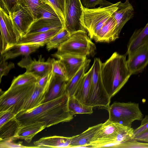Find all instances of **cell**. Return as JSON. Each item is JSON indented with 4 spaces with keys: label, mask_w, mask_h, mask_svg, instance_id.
Segmentation results:
<instances>
[{
    "label": "cell",
    "mask_w": 148,
    "mask_h": 148,
    "mask_svg": "<svg viewBox=\"0 0 148 148\" xmlns=\"http://www.w3.org/2000/svg\"><path fill=\"white\" fill-rule=\"evenodd\" d=\"M116 148H148V143L140 142L134 139L118 145Z\"/></svg>",
    "instance_id": "d590c367"
},
{
    "label": "cell",
    "mask_w": 148,
    "mask_h": 148,
    "mask_svg": "<svg viewBox=\"0 0 148 148\" xmlns=\"http://www.w3.org/2000/svg\"><path fill=\"white\" fill-rule=\"evenodd\" d=\"M101 74L103 84L110 98L119 91L132 75L127 66L126 55L116 52L102 63Z\"/></svg>",
    "instance_id": "7a4b0ae2"
},
{
    "label": "cell",
    "mask_w": 148,
    "mask_h": 148,
    "mask_svg": "<svg viewBox=\"0 0 148 148\" xmlns=\"http://www.w3.org/2000/svg\"><path fill=\"white\" fill-rule=\"evenodd\" d=\"M148 42V23L143 28L134 32L128 42L126 54H130Z\"/></svg>",
    "instance_id": "cb8c5ba5"
},
{
    "label": "cell",
    "mask_w": 148,
    "mask_h": 148,
    "mask_svg": "<svg viewBox=\"0 0 148 148\" xmlns=\"http://www.w3.org/2000/svg\"><path fill=\"white\" fill-rule=\"evenodd\" d=\"M21 126L15 116L0 126V142L17 139V134Z\"/></svg>",
    "instance_id": "d4e9b609"
},
{
    "label": "cell",
    "mask_w": 148,
    "mask_h": 148,
    "mask_svg": "<svg viewBox=\"0 0 148 148\" xmlns=\"http://www.w3.org/2000/svg\"><path fill=\"white\" fill-rule=\"evenodd\" d=\"M51 62L53 74L62 77L66 81V70L62 62L59 60H56L54 58H51Z\"/></svg>",
    "instance_id": "e575fe53"
},
{
    "label": "cell",
    "mask_w": 148,
    "mask_h": 148,
    "mask_svg": "<svg viewBox=\"0 0 148 148\" xmlns=\"http://www.w3.org/2000/svg\"><path fill=\"white\" fill-rule=\"evenodd\" d=\"M66 82L64 78L53 74L43 103L57 98L66 94Z\"/></svg>",
    "instance_id": "2e32d148"
},
{
    "label": "cell",
    "mask_w": 148,
    "mask_h": 148,
    "mask_svg": "<svg viewBox=\"0 0 148 148\" xmlns=\"http://www.w3.org/2000/svg\"><path fill=\"white\" fill-rule=\"evenodd\" d=\"M44 45L36 43L16 44L1 54L0 58L4 61L14 58L21 55L27 56Z\"/></svg>",
    "instance_id": "e0dca14e"
},
{
    "label": "cell",
    "mask_w": 148,
    "mask_h": 148,
    "mask_svg": "<svg viewBox=\"0 0 148 148\" xmlns=\"http://www.w3.org/2000/svg\"><path fill=\"white\" fill-rule=\"evenodd\" d=\"M82 13L81 0H66L64 28L71 34L82 31L87 32L80 23Z\"/></svg>",
    "instance_id": "30bf717a"
},
{
    "label": "cell",
    "mask_w": 148,
    "mask_h": 148,
    "mask_svg": "<svg viewBox=\"0 0 148 148\" xmlns=\"http://www.w3.org/2000/svg\"><path fill=\"white\" fill-rule=\"evenodd\" d=\"M14 64L12 62L8 63L0 58V80L1 82L2 77L6 76L10 71L14 68Z\"/></svg>",
    "instance_id": "ab89813d"
},
{
    "label": "cell",
    "mask_w": 148,
    "mask_h": 148,
    "mask_svg": "<svg viewBox=\"0 0 148 148\" xmlns=\"http://www.w3.org/2000/svg\"><path fill=\"white\" fill-rule=\"evenodd\" d=\"M92 75L91 67L86 73L73 96L82 103L87 105L90 97Z\"/></svg>",
    "instance_id": "603a6c76"
},
{
    "label": "cell",
    "mask_w": 148,
    "mask_h": 148,
    "mask_svg": "<svg viewBox=\"0 0 148 148\" xmlns=\"http://www.w3.org/2000/svg\"><path fill=\"white\" fill-rule=\"evenodd\" d=\"M69 97L66 93L44 103L28 111H22L15 115L21 126L41 123L45 128L60 123L69 122L73 118L68 108Z\"/></svg>",
    "instance_id": "6da1fadb"
},
{
    "label": "cell",
    "mask_w": 148,
    "mask_h": 148,
    "mask_svg": "<svg viewBox=\"0 0 148 148\" xmlns=\"http://www.w3.org/2000/svg\"><path fill=\"white\" fill-rule=\"evenodd\" d=\"M68 108L71 114H91L93 112V107L81 102L73 96L69 97Z\"/></svg>",
    "instance_id": "f1b7e54d"
},
{
    "label": "cell",
    "mask_w": 148,
    "mask_h": 148,
    "mask_svg": "<svg viewBox=\"0 0 148 148\" xmlns=\"http://www.w3.org/2000/svg\"><path fill=\"white\" fill-rule=\"evenodd\" d=\"M36 83L9 87L0 97V112L10 110L16 115L21 111L34 92Z\"/></svg>",
    "instance_id": "5b68a950"
},
{
    "label": "cell",
    "mask_w": 148,
    "mask_h": 148,
    "mask_svg": "<svg viewBox=\"0 0 148 148\" xmlns=\"http://www.w3.org/2000/svg\"><path fill=\"white\" fill-rule=\"evenodd\" d=\"M71 34L64 28L54 35L46 44V49L48 51L55 48H58L61 45L67 41Z\"/></svg>",
    "instance_id": "f546056e"
},
{
    "label": "cell",
    "mask_w": 148,
    "mask_h": 148,
    "mask_svg": "<svg viewBox=\"0 0 148 148\" xmlns=\"http://www.w3.org/2000/svg\"><path fill=\"white\" fill-rule=\"evenodd\" d=\"M50 4L55 10L64 25L65 21L66 0H43Z\"/></svg>",
    "instance_id": "836d02e7"
},
{
    "label": "cell",
    "mask_w": 148,
    "mask_h": 148,
    "mask_svg": "<svg viewBox=\"0 0 148 148\" xmlns=\"http://www.w3.org/2000/svg\"><path fill=\"white\" fill-rule=\"evenodd\" d=\"M116 25V23L112 14L92 39L96 42H109L114 41Z\"/></svg>",
    "instance_id": "44dd1931"
},
{
    "label": "cell",
    "mask_w": 148,
    "mask_h": 148,
    "mask_svg": "<svg viewBox=\"0 0 148 148\" xmlns=\"http://www.w3.org/2000/svg\"><path fill=\"white\" fill-rule=\"evenodd\" d=\"M45 128L43 124L39 123L21 126L17 134L16 138L30 143L36 135Z\"/></svg>",
    "instance_id": "4316f807"
},
{
    "label": "cell",
    "mask_w": 148,
    "mask_h": 148,
    "mask_svg": "<svg viewBox=\"0 0 148 148\" xmlns=\"http://www.w3.org/2000/svg\"><path fill=\"white\" fill-rule=\"evenodd\" d=\"M52 56L57 58L63 64L66 71L67 82L75 74L87 59L86 57L57 52Z\"/></svg>",
    "instance_id": "5bb4252c"
},
{
    "label": "cell",
    "mask_w": 148,
    "mask_h": 148,
    "mask_svg": "<svg viewBox=\"0 0 148 148\" xmlns=\"http://www.w3.org/2000/svg\"><path fill=\"white\" fill-rule=\"evenodd\" d=\"M148 129V115H145L141 120L140 125L134 130L135 136L144 131Z\"/></svg>",
    "instance_id": "7bdbcfd3"
},
{
    "label": "cell",
    "mask_w": 148,
    "mask_h": 148,
    "mask_svg": "<svg viewBox=\"0 0 148 148\" xmlns=\"http://www.w3.org/2000/svg\"><path fill=\"white\" fill-rule=\"evenodd\" d=\"M134 9L128 0L124 3L121 1L118 5L117 10L113 13L116 23L114 40L118 38L120 32L125 24L134 16Z\"/></svg>",
    "instance_id": "9a60e30c"
},
{
    "label": "cell",
    "mask_w": 148,
    "mask_h": 148,
    "mask_svg": "<svg viewBox=\"0 0 148 148\" xmlns=\"http://www.w3.org/2000/svg\"><path fill=\"white\" fill-rule=\"evenodd\" d=\"M119 2L105 6L100 5L98 8H85L82 5L80 23L88 32L91 39L117 10Z\"/></svg>",
    "instance_id": "277c9868"
},
{
    "label": "cell",
    "mask_w": 148,
    "mask_h": 148,
    "mask_svg": "<svg viewBox=\"0 0 148 148\" xmlns=\"http://www.w3.org/2000/svg\"><path fill=\"white\" fill-rule=\"evenodd\" d=\"M71 137L57 136L42 137L34 144L36 148H69Z\"/></svg>",
    "instance_id": "d6986e66"
},
{
    "label": "cell",
    "mask_w": 148,
    "mask_h": 148,
    "mask_svg": "<svg viewBox=\"0 0 148 148\" xmlns=\"http://www.w3.org/2000/svg\"><path fill=\"white\" fill-rule=\"evenodd\" d=\"M17 64L21 68H25L26 72L32 74L37 79L52 70L51 58H49L45 61L41 55L38 57V60H32L29 55L25 56Z\"/></svg>",
    "instance_id": "8fae6325"
},
{
    "label": "cell",
    "mask_w": 148,
    "mask_h": 148,
    "mask_svg": "<svg viewBox=\"0 0 148 148\" xmlns=\"http://www.w3.org/2000/svg\"><path fill=\"white\" fill-rule=\"evenodd\" d=\"M18 4V0H0V8L9 15Z\"/></svg>",
    "instance_id": "8d00e7d4"
},
{
    "label": "cell",
    "mask_w": 148,
    "mask_h": 148,
    "mask_svg": "<svg viewBox=\"0 0 148 148\" xmlns=\"http://www.w3.org/2000/svg\"><path fill=\"white\" fill-rule=\"evenodd\" d=\"M37 78L32 74L25 72L13 79L10 88L36 83Z\"/></svg>",
    "instance_id": "d6a6232c"
},
{
    "label": "cell",
    "mask_w": 148,
    "mask_h": 148,
    "mask_svg": "<svg viewBox=\"0 0 148 148\" xmlns=\"http://www.w3.org/2000/svg\"><path fill=\"white\" fill-rule=\"evenodd\" d=\"M96 49L95 44L87 32L80 31L72 34L70 38L58 49L57 52L87 57L93 54Z\"/></svg>",
    "instance_id": "52a82bcc"
},
{
    "label": "cell",
    "mask_w": 148,
    "mask_h": 148,
    "mask_svg": "<svg viewBox=\"0 0 148 148\" xmlns=\"http://www.w3.org/2000/svg\"><path fill=\"white\" fill-rule=\"evenodd\" d=\"M9 15L15 27L18 41L27 34L35 20L32 16L19 4Z\"/></svg>",
    "instance_id": "7c38bea8"
},
{
    "label": "cell",
    "mask_w": 148,
    "mask_h": 148,
    "mask_svg": "<svg viewBox=\"0 0 148 148\" xmlns=\"http://www.w3.org/2000/svg\"><path fill=\"white\" fill-rule=\"evenodd\" d=\"M40 18L60 19L54 8L47 3L42 5L38 10L36 20Z\"/></svg>",
    "instance_id": "1f68e13d"
},
{
    "label": "cell",
    "mask_w": 148,
    "mask_h": 148,
    "mask_svg": "<svg viewBox=\"0 0 148 148\" xmlns=\"http://www.w3.org/2000/svg\"><path fill=\"white\" fill-rule=\"evenodd\" d=\"M53 75L51 70L42 76L37 79L36 84L40 88L47 90Z\"/></svg>",
    "instance_id": "74e56055"
},
{
    "label": "cell",
    "mask_w": 148,
    "mask_h": 148,
    "mask_svg": "<svg viewBox=\"0 0 148 148\" xmlns=\"http://www.w3.org/2000/svg\"><path fill=\"white\" fill-rule=\"evenodd\" d=\"M134 139L138 141L148 143V129L135 136Z\"/></svg>",
    "instance_id": "ee69618b"
},
{
    "label": "cell",
    "mask_w": 148,
    "mask_h": 148,
    "mask_svg": "<svg viewBox=\"0 0 148 148\" xmlns=\"http://www.w3.org/2000/svg\"><path fill=\"white\" fill-rule=\"evenodd\" d=\"M90 60L87 59L83 65L75 74L67 82L66 92L69 97L73 96L76 90L82 82L84 77L88 69Z\"/></svg>",
    "instance_id": "484cf974"
},
{
    "label": "cell",
    "mask_w": 148,
    "mask_h": 148,
    "mask_svg": "<svg viewBox=\"0 0 148 148\" xmlns=\"http://www.w3.org/2000/svg\"><path fill=\"white\" fill-rule=\"evenodd\" d=\"M61 30L53 29L46 32L27 34L20 38L17 44L38 43L45 45L53 36Z\"/></svg>",
    "instance_id": "7402d4cb"
},
{
    "label": "cell",
    "mask_w": 148,
    "mask_h": 148,
    "mask_svg": "<svg viewBox=\"0 0 148 148\" xmlns=\"http://www.w3.org/2000/svg\"><path fill=\"white\" fill-rule=\"evenodd\" d=\"M102 124L90 127L80 134L72 136L69 148L89 147L93 138Z\"/></svg>",
    "instance_id": "ffe728a7"
},
{
    "label": "cell",
    "mask_w": 148,
    "mask_h": 148,
    "mask_svg": "<svg viewBox=\"0 0 148 148\" xmlns=\"http://www.w3.org/2000/svg\"><path fill=\"white\" fill-rule=\"evenodd\" d=\"M47 90L38 86L36 84L34 92L26 103L22 111H26L31 110L42 103Z\"/></svg>",
    "instance_id": "83f0119b"
},
{
    "label": "cell",
    "mask_w": 148,
    "mask_h": 148,
    "mask_svg": "<svg viewBox=\"0 0 148 148\" xmlns=\"http://www.w3.org/2000/svg\"><path fill=\"white\" fill-rule=\"evenodd\" d=\"M16 115L10 110L0 112V126L6 123Z\"/></svg>",
    "instance_id": "b9f144b4"
},
{
    "label": "cell",
    "mask_w": 148,
    "mask_h": 148,
    "mask_svg": "<svg viewBox=\"0 0 148 148\" xmlns=\"http://www.w3.org/2000/svg\"><path fill=\"white\" fill-rule=\"evenodd\" d=\"M110 121L125 126L131 127L135 121H141L143 115L138 103L114 102L107 108Z\"/></svg>",
    "instance_id": "8992f818"
},
{
    "label": "cell",
    "mask_w": 148,
    "mask_h": 148,
    "mask_svg": "<svg viewBox=\"0 0 148 148\" xmlns=\"http://www.w3.org/2000/svg\"><path fill=\"white\" fill-rule=\"evenodd\" d=\"M82 6L88 8H93L98 5L101 6H106L111 3L105 0H81Z\"/></svg>",
    "instance_id": "f35d334b"
},
{
    "label": "cell",
    "mask_w": 148,
    "mask_h": 148,
    "mask_svg": "<svg viewBox=\"0 0 148 148\" xmlns=\"http://www.w3.org/2000/svg\"><path fill=\"white\" fill-rule=\"evenodd\" d=\"M0 53L16 44L18 38L10 16L0 8Z\"/></svg>",
    "instance_id": "9c48e42d"
},
{
    "label": "cell",
    "mask_w": 148,
    "mask_h": 148,
    "mask_svg": "<svg viewBox=\"0 0 148 148\" xmlns=\"http://www.w3.org/2000/svg\"><path fill=\"white\" fill-rule=\"evenodd\" d=\"M18 4L26 10L36 19L37 12L39 8L46 3L43 0H18Z\"/></svg>",
    "instance_id": "4dcf8cb0"
},
{
    "label": "cell",
    "mask_w": 148,
    "mask_h": 148,
    "mask_svg": "<svg viewBox=\"0 0 148 148\" xmlns=\"http://www.w3.org/2000/svg\"><path fill=\"white\" fill-rule=\"evenodd\" d=\"M134 129L112 122L108 119L98 130L91 142L89 147L116 148L121 143L134 139Z\"/></svg>",
    "instance_id": "3957f363"
},
{
    "label": "cell",
    "mask_w": 148,
    "mask_h": 148,
    "mask_svg": "<svg viewBox=\"0 0 148 148\" xmlns=\"http://www.w3.org/2000/svg\"><path fill=\"white\" fill-rule=\"evenodd\" d=\"M102 63L99 58H95L91 66V84L87 105L93 107H102L107 109L110 106L111 98L107 94L102 81L101 74Z\"/></svg>",
    "instance_id": "ba28073f"
},
{
    "label": "cell",
    "mask_w": 148,
    "mask_h": 148,
    "mask_svg": "<svg viewBox=\"0 0 148 148\" xmlns=\"http://www.w3.org/2000/svg\"><path fill=\"white\" fill-rule=\"evenodd\" d=\"M128 55L127 63L132 75L141 72L148 64V42Z\"/></svg>",
    "instance_id": "4fadbf2b"
},
{
    "label": "cell",
    "mask_w": 148,
    "mask_h": 148,
    "mask_svg": "<svg viewBox=\"0 0 148 148\" xmlns=\"http://www.w3.org/2000/svg\"><path fill=\"white\" fill-rule=\"evenodd\" d=\"M64 28V25L60 19L40 18L34 21L27 34L46 32L53 29L62 30Z\"/></svg>",
    "instance_id": "ac0fdd59"
},
{
    "label": "cell",
    "mask_w": 148,
    "mask_h": 148,
    "mask_svg": "<svg viewBox=\"0 0 148 148\" xmlns=\"http://www.w3.org/2000/svg\"><path fill=\"white\" fill-rule=\"evenodd\" d=\"M12 140L1 141L0 142V147L1 148H30L35 147H34L26 146L22 145L21 143H15Z\"/></svg>",
    "instance_id": "60d3db41"
}]
</instances>
